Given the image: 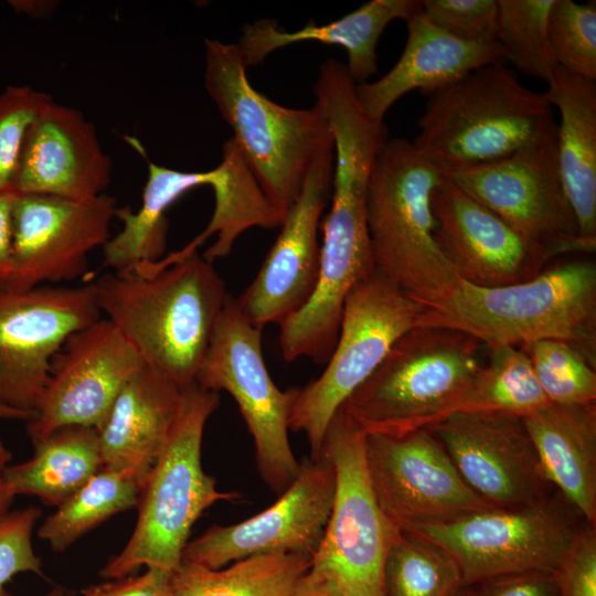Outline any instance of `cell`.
<instances>
[{"instance_id":"obj_11","label":"cell","mask_w":596,"mask_h":596,"mask_svg":"<svg viewBox=\"0 0 596 596\" xmlns=\"http://www.w3.org/2000/svg\"><path fill=\"white\" fill-rule=\"evenodd\" d=\"M365 433L342 405L320 449L334 470L336 486L326 531L311 564L322 568L344 596H384L383 563L398 531L374 496L364 456Z\"/></svg>"},{"instance_id":"obj_41","label":"cell","mask_w":596,"mask_h":596,"mask_svg":"<svg viewBox=\"0 0 596 596\" xmlns=\"http://www.w3.org/2000/svg\"><path fill=\"white\" fill-rule=\"evenodd\" d=\"M83 596H175L173 571L150 566L138 576H125L91 585Z\"/></svg>"},{"instance_id":"obj_31","label":"cell","mask_w":596,"mask_h":596,"mask_svg":"<svg viewBox=\"0 0 596 596\" xmlns=\"http://www.w3.org/2000/svg\"><path fill=\"white\" fill-rule=\"evenodd\" d=\"M142 486L124 472L102 468L38 529V536L58 552L107 520L138 504Z\"/></svg>"},{"instance_id":"obj_45","label":"cell","mask_w":596,"mask_h":596,"mask_svg":"<svg viewBox=\"0 0 596 596\" xmlns=\"http://www.w3.org/2000/svg\"><path fill=\"white\" fill-rule=\"evenodd\" d=\"M11 459L12 454L0 436V520L11 512L10 508L15 497L4 479V470Z\"/></svg>"},{"instance_id":"obj_5","label":"cell","mask_w":596,"mask_h":596,"mask_svg":"<svg viewBox=\"0 0 596 596\" xmlns=\"http://www.w3.org/2000/svg\"><path fill=\"white\" fill-rule=\"evenodd\" d=\"M204 44L205 88L264 194L284 219L313 159L333 143L328 118L317 102L295 109L257 92L237 44L210 39Z\"/></svg>"},{"instance_id":"obj_35","label":"cell","mask_w":596,"mask_h":596,"mask_svg":"<svg viewBox=\"0 0 596 596\" xmlns=\"http://www.w3.org/2000/svg\"><path fill=\"white\" fill-rule=\"evenodd\" d=\"M528 354L551 403L587 405L596 401V371L574 348L557 340L520 347Z\"/></svg>"},{"instance_id":"obj_24","label":"cell","mask_w":596,"mask_h":596,"mask_svg":"<svg viewBox=\"0 0 596 596\" xmlns=\"http://www.w3.org/2000/svg\"><path fill=\"white\" fill-rule=\"evenodd\" d=\"M181 391L145 363L124 385L97 430L103 468L124 472L143 488L171 432Z\"/></svg>"},{"instance_id":"obj_34","label":"cell","mask_w":596,"mask_h":596,"mask_svg":"<svg viewBox=\"0 0 596 596\" xmlns=\"http://www.w3.org/2000/svg\"><path fill=\"white\" fill-rule=\"evenodd\" d=\"M497 1V42L505 62L522 75L549 84L557 67L547 41V17L554 0Z\"/></svg>"},{"instance_id":"obj_7","label":"cell","mask_w":596,"mask_h":596,"mask_svg":"<svg viewBox=\"0 0 596 596\" xmlns=\"http://www.w3.org/2000/svg\"><path fill=\"white\" fill-rule=\"evenodd\" d=\"M461 331L414 327L343 404L365 434H404L454 413L482 363Z\"/></svg>"},{"instance_id":"obj_12","label":"cell","mask_w":596,"mask_h":596,"mask_svg":"<svg viewBox=\"0 0 596 596\" xmlns=\"http://www.w3.org/2000/svg\"><path fill=\"white\" fill-rule=\"evenodd\" d=\"M195 383L231 394L253 437L262 478L281 494L299 470L288 437L295 389L283 392L276 386L265 364L262 329L246 319L230 294Z\"/></svg>"},{"instance_id":"obj_3","label":"cell","mask_w":596,"mask_h":596,"mask_svg":"<svg viewBox=\"0 0 596 596\" xmlns=\"http://www.w3.org/2000/svg\"><path fill=\"white\" fill-rule=\"evenodd\" d=\"M421 307L416 327L461 331L488 348L557 340L596 368V264L590 259L560 263L500 287L459 279L447 296Z\"/></svg>"},{"instance_id":"obj_1","label":"cell","mask_w":596,"mask_h":596,"mask_svg":"<svg viewBox=\"0 0 596 596\" xmlns=\"http://www.w3.org/2000/svg\"><path fill=\"white\" fill-rule=\"evenodd\" d=\"M100 310L146 364L181 390L195 382L228 292L198 252H175L92 281Z\"/></svg>"},{"instance_id":"obj_39","label":"cell","mask_w":596,"mask_h":596,"mask_svg":"<svg viewBox=\"0 0 596 596\" xmlns=\"http://www.w3.org/2000/svg\"><path fill=\"white\" fill-rule=\"evenodd\" d=\"M41 515L40 508L28 507L0 520V596H10L6 586L20 573L43 576L41 558L32 544V533Z\"/></svg>"},{"instance_id":"obj_28","label":"cell","mask_w":596,"mask_h":596,"mask_svg":"<svg viewBox=\"0 0 596 596\" xmlns=\"http://www.w3.org/2000/svg\"><path fill=\"white\" fill-rule=\"evenodd\" d=\"M544 94L560 114L558 167L579 235L596 241V82L557 66Z\"/></svg>"},{"instance_id":"obj_14","label":"cell","mask_w":596,"mask_h":596,"mask_svg":"<svg viewBox=\"0 0 596 596\" xmlns=\"http://www.w3.org/2000/svg\"><path fill=\"white\" fill-rule=\"evenodd\" d=\"M100 318L93 283L0 288V404L33 417L55 355Z\"/></svg>"},{"instance_id":"obj_44","label":"cell","mask_w":596,"mask_h":596,"mask_svg":"<svg viewBox=\"0 0 596 596\" xmlns=\"http://www.w3.org/2000/svg\"><path fill=\"white\" fill-rule=\"evenodd\" d=\"M290 596H344L338 583L322 568L311 564Z\"/></svg>"},{"instance_id":"obj_49","label":"cell","mask_w":596,"mask_h":596,"mask_svg":"<svg viewBox=\"0 0 596 596\" xmlns=\"http://www.w3.org/2000/svg\"><path fill=\"white\" fill-rule=\"evenodd\" d=\"M453 596H470V595H468V593L466 592H462V589L460 588Z\"/></svg>"},{"instance_id":"obj_25","label":"cell","mask_w":596,"mask_h":596,"mask_svg":"<svg viewBox=\"0 0 596 596\" xmlns=\"http://www.w3.org/2000/svg\"><path fill=\"white\" fill-rule=\"evenodd\" d=\"M422 1L371 0L336 21L321 25L309 21L294 32L279 28L275 20L262 19L245 24L236 44L247 67L294 43L315 41L339 45L347 51L345 67L359 85L377 73L376 45L384 29L396 19L407 22L421 13Z\"/></svg>"},{"instance_id":"obj_21","label":"cell","mask_w":596,"mask_h":596,"mask_svg":"<svg viewBox=\"0 0 596 596\" xmlns=\"http://www.w3.org/2000/svg\"><path fill=\"white\" fill-rule=\"evenodd\" d=\"M333 168L332 143L313 159L259 272L236 298L243 315L257 328L280 324L315 290L320 266L318 227L331 196Z\"/></svg>"},{"instance_id":"obj_18","label":"cell","mask_w":596,"mask_h":596,"mask_svg":"<svg viewBox=\"0 0 596 596\" xmlns=\"http://www.w3.org/2000/svg\"><path fill=\"white\" fill-rule=\"evenodd\" d=\"M143 364L104 317L73 333L53 359L45 391L26 422L32 444L66 426L98 430L124 385Z\"/></svg>"},{"instance_id":"obj_26","label":"cell","mask_w":596,"mask_h":596,"mask_svg":"<svg viewBox=\"0 0 596 596\" xmlns=\"http://www.w3.org/2000/svg\"><path fill=\"white\" fill-rule=\"evenodd\" d=\"M232 152H223L221 163L204 172H185L148 162V178L137 212L118 207L121 230L103 246V268L128 272L162 258L167 246V210L190 190L210 185L213 192L224 190L237 171Z\"/></svg>"},{"instance_id":"obj_38","label":"cell","mask_w":596,"mask_h":596,"mask_svg":"<svg viewBox=\"0 0 596 596\" xmlns=\"http://www.w3.org/2000/svg\"><path fill=\"white\" fill-rule=\"evenodd\" d=\"M422 13L447 33L471 43H497V0H424Z\"/></svg>"},{"instance_id":"obj_47","label":"cell","mask_w":596,"mask_h":596,"mask_svg":"<svg viewBox=\"0 0 596 596\" xmlns=\"http://www.w3.org/2000/svg\"><path fill=\"white\" fill-rule=\"evenodd\" d=\"M0 418L28 422L32 418V415L0 404Z\"/></svg>"},{"instance_id":"obj_15","label":"cell","mask_w":596,"mask_h":596,"mask_svg":"<svg viewBox=\"0 0 596 596\" xmlns=\"http://www.w3.org/2000/svg\"><path fill=\"white\" fill-rule=\"evenodd\" d=\"M364 456L380 509L398 532L493 507L465 482L427 427L365 434Z\"/></svg>"},{"instance_id":"obj_6","label":"cell","mask_w":596,"mask_h":596,"mask_svg":"<svg viewBox=\"0 0 596 596\" xmlns=\"http://www.w3.org/2000/svg\"><path fill=\"white\" fill-rule=\"evenodd\" d=\"M219 403L216 392L195 382L182 389L171 432L140 493L134 532L102 577L121 578L141 566L177 570L194 522L216 502L238 497L217 490L202 468L203 430Z\"/></svg>"},{"instance_id":"obj_17","label":"cell","mask_w":596,"mask_h":596,"mask_svg":"<svg viewBox=\"0 0 596 596\" xmlns=\"http://www.w3.org/2000/svg\"><path fill=\"white\" fill-rule=\"evenodd\" d=\"M117 201L17 193L12 213V268L4 288L15 291L72 281L88 272V255L110 238Z\"/></svg>"},{"instance_id":"obj_37","label":"cell","mask_w":596,"mask_h":596,"mask_svg":"<svg viewBox=\"0 0 596 596\" xmlns=\"http://www.w3.org/2000/svg\"><path fill=\"white\" fill-rule=\"evenodd\" d=\"M52 97L30 86H8L0 93V191L13 190L26 132Z\"/></svg>"},{"instance_id":"obj_36","label":"cell","mask_w":596,"mask_h":596,"mask_svg":"<svg viewBox=\"0 0 596 596\" xmlns=\"http://www.w3.org/2000/svg\"><path fill=\"white\" fill-rule=\"evenodd\" d=\"M552 57L562 67L596 82V2L554 0L547 17Z\"/></svg>"},{"instance_id":"obj_16","label":"cell","mask_w":596,"mask_h":596,"mask_svg":"<svg viewBox=\"0 0 596 596\" xmlns=\"http://www.w3.org/2000/svg\"><path fill=\"white\" fill-rule=\"evenodd\" d=\"M334 486V470L324 456L305 458L295 480L275 503L242 522L209 528L187 543L182 561L219 570L267 554L312 560L329 520Z\"/></svg>"},{"instance_id":"obj_13","label":"cell","mask_w":596,"mask_h":596,"mask_svg":"<svg viewBox=\"0 0 596 596\" xmlns=\"http://www.w3.org/2000/svg\"><path fill=\"white\" fill-rule=\"evenodd\" d=\"M556 129L505 158L444 177L525 237L562 255L593 254L596 241L579 235L564 189Z\"/></svg>"},{"instance_id":"obj_29","label":"cell","mask_w":596,"mask_h":596,"mask_svg":"<svg viewBox=\"0 0 596 596\" xmlns=\"http://www.w3.org/2000/svg\"><path fill=\"white\" fill-rule=\"evenodd\" d=\"M33 446L31 459L4 470L14 496L31 494L58 507L103 468L99 436L93 427H62Z\"/></svg>"},{"instance_id":"obj_2","label":"cell","mask_w":596,"mask_h":596,"mask_svg":"<svg viewBox=\"0 0 596 596\" xmlns=\"http://www.w3.org/2000/svg\"><path fill=\"white\" fill-rule=\"evenodd\" d=\"M334 168L332 204L323 222L320 266L308 301L280 323L285 361L308 356L327 363L336 347L344 301L375 272L365 215L368 183L383 132L364 121L344 120L332 128Z\"/></svg>"},{"instance_id":"obj_19","label":"cell","mask_w":596,"mask_h":596,"mask_svg":"<svg viewBox=\"0 0 596 596\" xmlns=\"http://www.w3.org/2000/svg\"><path fill=\"white\" fill-rule=\"evenodd\" d=\"M427 428L465 482L489 504L514 508L551 496L553 486L522 417L455 412Z\"/></svg>"},{"instance_id":"obj_40","label":"cell","mask_w":596,"mask_h":596,"mask_svg":"<svg viewBox=\"0 0 596 596\" xmlns=\"http://www.w3.org/2000/svg\"><path fill=\"white\" fill-rule=\"evenodd\" d=\"M558 596H596V532L581 529L555 573Z\"/></svg>"},{"instance_id":"obj_9","label":"cell","mask_w":596,"mask_h":596,"mask_svg":"<svg viewBox=\"0 0 596 596\" xmlns=\"http://www.w3.org/2000/svg\"><path fill=\"white\" fill-rule=\"evenodd\" d=\"M578 517L557 493L532 504L492 507L407 532L448 551L467 586L509 575L556 573L582 529Z\"/></svg>"},{"instance_id":"obj_22","label":"cell","mask_w":596,"mask_h":596,"mask_svg":"<svg viewBox=\"0 0 596 596\" xmlns=\"http://www.w3.org/2000/svg\"><path fill=\"white\" fill-rule=\"evenodd\" d=\"M111 171L95 126L78 109L51 100L26 132L13 191L89 200L104 193Z\"/></svg>"},{"instance_id":"obj_4","label":"cell","mask_w":596,"mask_h":596,"mask_svg":"<svg viewBox=\"0 0 596 596\" xmlns=\"http://www.w3.org/2000/svg\"><path fill=\"white\" fill-rule=\"evenodd\" d=\"M412 141L443 175L505 158L553 131L544 93L524 86L503 63L475 70L428 95Z\"/></svg>"},{"instance_id":"obj_46","label":"cell","mask_w":596,"mask_h":596,"mask_svg":"<svg viewBox=\"0 0 596 596\" xmlns=\"http://www.w3.org/2000/svg\"><path fill=\"white\" fill-rule=\"evenodd\" d=\"M9 3L17 12L33 18L49 17L57 7V2L51 0H14Z\"/></svg>"},{"instance_id":"obj_43","label":"cell","mask_w":596,"mask_h":596,"mask_svg":"<svg viewBox=\"0 0 596 596\" xmlns=\"http://www.w3.org/2000/svg\"><path fill=\"white\" fill-rule=\"evenodd\" d=\"M17 192L0 191V288H4L12 268V213Z\"/></svg>"},{"instance_id":"obj_30","label":"cell","mask_w":596,"mask_h":596,"mask_svg":"<svg viewBox=\"0 0 596 596\" xmlns=\"http://www.w3.org/2000/svg\"><path fill=\"white\" fill-rule=\"evenodd\" d=\"M312 560L267 554L212 570L182 561L173 571L175 596H290Z\"/></svg>"},{"instance_id":"obj_48","label":"cell","mask_w":596,"mask_h":596,"mask_svg":"<svg viewBox=\"0 0 596 596\" xmlns=\"http://www.w3.org/2000/svg\"><path fill=\"white\" fill-rule=\"evenodd\" d=\"M44 596H66L62 587L55 586L53 589L47 592Z\"/></svg>"},{"instance_id":"obj_33","label":"cell","mask_w":596,"mask_h":596,"mask_svg":"<svg viewBox=\"0 0 596 596\" xmlns=\"http://www.w3.org/2000/svg\"><path fill=\"white\" fill-rule=\"evenodd\" d=\"M462 587L460 568L437 543L396 532L383 563L384 596H453Z\"/></svg>"},{"instance_id":"obj_23","label":"cell","mask_w":596,"mask_h":596,"mask_svg":"<svg viewBox=\"0 0 596 596\" xmlns=\"http://www.w3.org/2000/svg\"><path fill=\"white\" fill-rule=\"evenodd\" d=\"M407 40L395 65L374 82L355 85L364 114L383 121L389 109L414 89L427 96L490 64L505 62L497 43L460 40L432 23L422 12L407 22Z\"/></svg>"},{"instance_id":"obj_8","label":"cell","mask_w":596,"mask_h":596,"mask_svg":"<svg viewBox=\"0 0 596 596\" xmlns=\"http://www.w3.org/2000/svg\"><path fill=\"white\" fill-rule=\"evenodd\" d=\"M441 178L412 141L389 138L375 158L366 190L375 270L421 305L444 298L459 280L434 238L430 195Z\"/></svg>"},{"instance_id":"obj_32","label":"cell","mask_w":596,"mask_h":596,"mask_svg":"<svg viewBox=\"0 0 596 596\" xmlns=\"http://www.w3.org/2000/svg\"><path fill=\"white\" fill-rule=\"evenodd\" d=\"M488 349V362L455 412H497L524 418L549 403L524 350L511 345Z\"/></svg>"},{"instance_id":"obj_42","label":"cell","mask_w":596,"mask_h":596,"mask_svg":"<svg viewBox=\"0 0 596 596\" xmlns=\"http://www.w3.org/2000/svg\"><path fill=\"white\" fill-rule=\"evenodd\" d=\"M473 596H558L555 573L509 575L479 584Z\"/></svg>"},{"instance_id":"obj_27","label":"cell","mask_w":596,"mask_h":596,"mask_svg":"<svg viewBox=\"0 0 596 596\" xmlns=\"http://www.w3.org/2000/svg\"><path fill=\"white\" fill-rule=\"evenodd\" d=\"M523 419L549 481L585 522L595 528V403L549 402Z\"/></svg>"},{"instance_id":"obj_20","label":"cell","mask_w":596,"mask_h":596,"mask_svg":"<svg viewBox=\"0 0 596 596\" xmlns=\"http://www.w3.org/2000/svg\"><path fill=\"white\" fill-rule=\"evenodd\" d=\"M434 238L456 276L479 287L532 279L562 254L534 242L444 177L430 195Z\"/></svg>"},{"instance_id":"obj_10","label":"cell","mask_w":596,"mask_h":596,"mask_svg":"<svg viewBox=\"0 0 596 596\" xmlns=\"http://www.w3.org/2000/svg\"><path fill=\"white\" fill-rule=\"evenodd\" d=\"M421 305L379 272L348 295L338 340L324 371L295 389L289 429L304 433L318 457L336 412L375 371L393 344L416 327Z\"/></svg>"}]
</instances>
